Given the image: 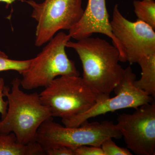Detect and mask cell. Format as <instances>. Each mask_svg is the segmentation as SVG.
I'll return each mask as SVG.
<instances>
[{"label": "cell", "instance_id": "obj_14", "mask_svg": "<svg viewBox=\"0 0 155 155\" xmlns=\"http://www.w3.org/2000/svg\"><path fill=\"white\" fill-rule=\"evenodd\" d=\"M31 59L27 60H14L10 59L8 56L0 51V72L15 71L21 74L28 68Z\"/></svg>", "mask_w": 155, "mask_h": 155}, {"label": "cell", "instance_id": "obj_16", "mask_svg": "<svg viewBox=\"0 0 155 155\" xmlns=\"http://www.w3.org/2000/svg\"><path fill=\"white\" fill-rule=\"evenodd\" d=\"M73 150L75 155H104L101 147L84 145Z\"/></svg>", "mask_w": 155, "mask_h": 155}, {"label": "cell", "instance_id": "obj_10", "mask_svg": "<svg viewBox=\"0 0 155 155\" xmlns=\"http://www.w3.org/2000/svg\"><path fill=\"white\" fill-rule=\"evenodd\" d=\"M94 33L107 35L119 51L120 62H126L123 47L116 38L112 30L106 0H88L86 9L80 20L69 30L71 38L76 40L91 37Z\"/></svg>", "mask_w": 155, "mask_h": 155}, {"label": "cell", "instance_id": "obj_12", "mask_svg": "<svg viewBox=\"0 0 155 155\" xmlns=\"http://www.w3.org/2000/svg\"><path fill=\"white\" fill-rule=\"evenodd\" d=\"M137 64L141 68V76L135 80L134 84L155 98V54L142 58Z\"/></svg>", "mask_w": 155, "mask_h": 155}, {"label": "cell", "instance_id": "obj_6", "mask_svg": "<svg viewBox=\"0 0 155 155\" xmlns=\"http://www.w3.org/2000/svg\"><path fill=\"white\" fill-rule=\"evenodd\" d=\"M32 8L31 17L37 22L35 44H45L61 30H69L80 20L84 10L82 0H28Z\"/></svg>", "mask_w": 155, "mask_h": 155}, {"label": "cell", "instance_id": "obj_18", "mask_svg": "<svg viewBox=\"0 0 155 155\" xmlns=\"http://www.w3.org/2000/svg\"><path fill=\"white\" fill-rule=\"evenodd\" d=\"M45 153L48 155H75L74 150L66 147L50 149L46 150Z\"/></svg>", "mask_w": 155, "mask_h": 155}, {"label": "cell", "instance_id": "obj_9", "mask_svg": "<svg viewBox=\"0 0 155 155\" xmlns=\"http://www.w3.org/2000/svg\"><path fill=\"white\" fill-rule=\"evenodd\" d=\"M132 114H122L116 126L127 147L137 155H155V103L140 106Z\"/></svg>", "mask_w": 155, "mask_h": 155}, {"label": "cell", "instance_id": "obj_11", "mask_svg": "<svg viewBox=\"0 0 155 155\" xmlns=\"http://www.w3.org/2000/svg\"><path fill=\"white\" fill-rule=\"evenodd\" d=\"M45 151L38 143L22 144L13 133L0 134V155H44Z\"/></svg>", "mask_w": 155, "mask_h": 155}, {"label": "cell", "instance_id": "obj_8", "mask_svg": "<svg viewBox=\"0 0 155 155\" xmlns=\"http://www.w3.org/2000/svg\"><path fill=\"white\" fill-rule=\"evenodd\" d=\"M110 22L113 34L125 51L126 62L137 64L142 58L155 54V30L149 25L138 19L128 20L121 14L118 4L114 6Z\"/></svg>", "mask_w": 155, "mask_h": 155}, {"label": "cell", "instance_id": "obj_13", "mask_svg": "<svg viewBox=\"0 0 155 155\" xmlns=\"http://www.w3.org/2000/svg\"><path fill=\"white\" fill-rule=\"evenodd\" d=\"M133 5L137 19L147 23L155 30L154 0H135Z\"/></svg>", "mask_w": 155, "mask_h": 155}, {"label": "cell", "instance_id": "obj_15", "mask_svg": "<svg viewBox=\"0 0 155 155\" xmlns=\"http://www.w3.org/2000/svg\"><path fill=\"white\" fill-rule=\"evenodd\" d=\"M101 148L104 155H132L130 150L117 146L113 138L107 139L103 142Z\"/></svg>", "mask_w": 155, "mask_h": 155}, {"label": "cell", "instance_id": "obj_7", "mask_svg": "<svg viewBox=\"0 0 155 155\" xmlns=\"http://www.w3.org/2000/svg\"><path fill=\"white\" fill-rule=\"evenodd\" d=\"M135 80L136 76L131 67H127L125 69L124 77L114 89L115 97L101 101L85 113L74 118L62 120L63 124L66 127H78L93 117L126 108L136 109L154 101L153 97L135 86Z\"/></svg>", "mask_w": 155, "mask_h": 155}, {"label": "cell", "instance_id": "obj_1", "mask_svg": "<svg viewBox=\"0 0 155 155\" xmlns=\"http://www.w3.org/2000/svg\"><path fill=\"white\" fill-rule=\"evenodd\" d=\"M66 48L77 53L83 68L82 78L98 93L110 95L124 77L119 51L105 40L89 37L77 41L69 40Z\"/></svg>", "mask_w": 155, "mask_h": 155}, {"label": "cell", "instance_id": "obj_19", "mask_svg": "<svg viewBox=\"0 0 155 155\" xmlns=\"http://www.w3.org/2000/svg\"><path fill=\"white\" fill-rule=\"evenodd\" d=\"M17 0H0V2L5 3L7 7L12 5Z\"/></svg>", "mask_w": 155, "mask_h": 155}, {"label": "cell", "instance_id": "obj_17", "mask_svg": "<svg viewBox=\"0 0 155 155\" xmlns=\"http://www.w3.org/2000/svg\"><path fill=\"white\" fill-rule=\"evenodd\" d=\"M5 87V85L4 78H0V114L2 119L6 116L8 108V101H5L3 98Z\"/></svg>", "mask_w": 155, "mask_h": 155}, {"label": "cell", "instance_id": "obj_3", "mask_svg": "<svg viewBox=\"0 0 155 155\" xmlns=\"http://www.w3.org/2000/svg\"><path fill=\"white\" fill-rule=\"evenodd\" d=\"M42 104L47 107L52 117L68 120L85 113L97 103L110 97L100 94L79 76L56 78L40 93Z\"/></svg>", "mask_w": 155, "mask_h": 155}, {"label": "cell", "instance_id": "obj_4", "mask_svg": "<svg viewBox=\"0 0 155 155\" xmlns=\"http://www.w3.org/2000/svg\"><path fill=\"white\" fill-rule=\"evenodd\" d=\"M121 137L116 124L110 121L89 123L86 121L78 127H68L54 122L51 118L39 127L36 141L45 151L61 147L73 150L84 145L101 147L107 139Z\"/></svg>", "mask_w": 155, "mask_h": 155}, {"label": "cell", "instance_id": "obj_5", "mask_svg": "<svg viewBox=\"0 0 155 155\" xmlns=\"http://www.w3.org/2000/svg\"><path fill=\"white\" fill-rule=\"evenodd\" d=\"M71 38L69 34L61 31L47 43L22 73L20 85L22 88L31 90L45 88L59 76H79L75 63L68 58L65 50Z\"/></svg>", "mask_w": 155, "mask_h": 155}, {"label": "cell", "instance_id": "obj_2", "mask_svg": "<svg viewBox=\"0 0 155 155\" xmlns=\"http://www.w3.org/2000/svg\"><path fill=\"white\" fill-rule=\"evenodd\" d=\"M11 89L5 87L7 98V114L0 121V134L13 133L22 144L35 142L39 127L45 121L53 118L47 107L42 104L38 93L27 94L20 89V79L12 81Z\"/></svg>", "mask_w": 155, "mask_h": 155}]
</instances>
